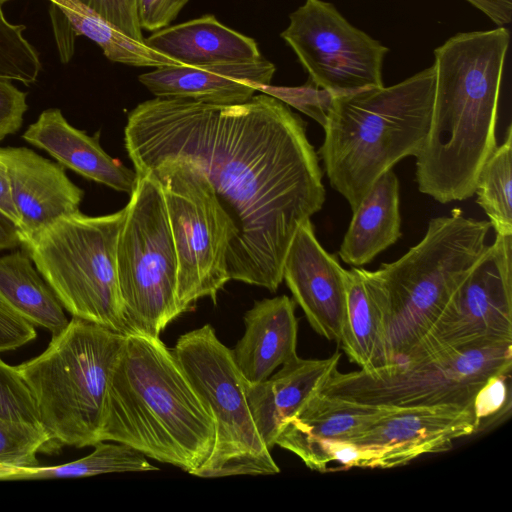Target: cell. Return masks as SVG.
Here are the masks:
<instances>
[{"label":"cell","mask_w":512,"mask_h":512,"mask_svg":"<svg viewBox=\"0 0 512 512\" xmlns=\"http://www.w3.org/2000/svg\"><path fill=\"white\" fill-rule=\"evenodd\" d=\"M512 235H497L445 309L399 364L447 350L512 342Z\"/></svg>","instance_id":"obj_13"},{"label":"cell","mask_w":512,"mask_h":512,"mask_svg":"<svg viewBox=\"0 0 512 512\" xmlns=\"http://www.w3.org/2000/svg\"><path fill=\"white\" fill-rule=\"evenodd\" d=\"M295 305L293 299L281 295L255 301L245 313L244 334L231 352L247 383L267 379L276 368L298 356Z\"/></svg>","instance_id":"obj_19"},{"label":"cell","mask_w":512,"mask_h":512,"mask_svg":"<svg viewBox=\"0 0 512 512\" xmlns=\"http://www.w3.org/2000/svg\"><path fill=\"white\" fill-rule=\"evenodd\" d=\"M125 335L100 439L128 445L195 475L213 452L214 418L159 337Z\"/></svg>","instance_id":"obj_3"},{"label":"cell","mask_w":512,"mask_h":512,"mask_svg":"<svg viewBox=\"0 0 512 512\" xmlns=\"http://www.w3.org/2000/svg\"><path fill=\"white\" fill-rule=\"evenodd\" d=\"M390 408L329 397L316 391L283 423L275 445L284 448L301 440L350 441Z\"/></svg>","instance_id":"obj_24"},{"label":"cell","mask_w":512,"mask_h":512,"mask_svg":"<svg viewBox=\"0 0 512 512\" xmlns=\"http://www.w3.org/2000/svg\"><path fill=\"white\" fill-rule=\"evenodd\" d=\"M275 71V65L262 57L243 63L164 66L138 79L155 97L226 106L249 100L257 86L271 83Z\"/></svg>","instance_id":"obj_17"},{"label":"cell","mask_w":512,"mask_h":512,"mask_svg":"<svg viewBox=\"0 0 512 512\" xmlns=\"http://www.w3.org/2000/svg\"><path fill=\"white\" fill-rule=\"evenodd\" d=\"M309 75L332 95L384 86L388 48L353 26L330 2L306 0L280 34Z\"/></svg>","instance_id":"obj_12"},{"label":"cell","mask_w":512,"mask_h":512,"mask_svg":"<svg viewBox=\"0 0 512 512\" xmlns=\"http://www.w3.org/2000/svg\"><path fill=\"white\" fill-rule=\"evenodd\" d=\"M0 417L42 426L31 392L16 366L1 358Z\"/></svg>","instance_id":"obj_31"},{"label":"cell","mask_w":512,"mask_h":512,"mask_svg":"<svg viewBox=\"0 0 512 512\" xmlns=\"http://www.w3.org/2000/svg\"><path fill=\"white\" fill-rule=\"evenodd\" d=\"M144 42L187 66L253 62L262 58L253 38L227 27L211 14L155 31Z\"/></svg>","instance_id":"obj_21"},{"label":"cell","mask_w":512,"mask_h":512,"mask_svg":"<svg viewBox=\"0 0 512 512\" xmlns=\"http://www.w3.org/2000/svg\"><path fill=\"white\" fill-rule=\"evenodd\" d=\"M66 18L76 35L95 42L107 59L134 67H164L179 64L137 41L79 0H48Z\"/></svg>","instance_id":"obj_26"},{"label":"cell","mask_w":512,"mask_h":512,"mask_svg":"<svg viewBox=\"0 0 512 512\" xmlns=\"http://www.w3.org/2000/svg\"><path fill=\"white\" fill-rule=\"evenodd\" d=\"M490 228L489 221L466 218L454 209L449 216L431 219L422 240L398 260L376 271L363 269L385 311L390 368L407 357L439 318L486 250Z\"/></svg>","instance_id":"obj_5"},{"label":"cell","mask_w":512,"mask_h":512,"mask_svg":"<svg viewBox=\"0 0 512 512\" xmlns=\"http://www.w3.org/2000/svg\"><path fill=\"white\" fill-rule=\"evenodd\" d=\"M344 270L317 240L311 220H305L290 242L282 277L310 326L338 343L346 318Z\"/></svg>","instance_id":"obj_15"},{"label":"cell","mask_w":512,"mask_h":512,"mask_svg":"<svg viewBox=\"0 0 512 512\" xmlns=\"http://www.w3.org/2000/svg\"><path fill=\"white\" fill-rule=\"evenodd\" d=\"M151 174L159 183L167 208L177 255V299L180 311L194 309L230 281L227 252L234 228L208 179L180 160H162L135 170Z\"/></svg>","instance_id":"obj_11"},{"label":"cell","mask_w":512,"mask_h":512,"mask_svg":"<svg viewBox=\"0 0 512 512\" xmlns=\"http://www.w3.org/2000/svg\"><path fill=\"white\" fill-rule=\"evenodd\" d=\"M27 107L26 93L0 78V141L21 128Z\"/></svg>","instance_id":"obj_34"},{"label":"cell","mask_w":512,"mask_h":512,"mask_svg":"<svg viewBox=\"0 0 512 512\" xmlns=\"http://www.w3.org/2000/svg\"><path fill=\"white\" fill-rule=\"evenodd\" d=\"M0 303L52 335L69 322L53 290L21 251L0 257Z\"/></svg>","instance_id":"obj_25"},{"label":"cell","mask_w":512,"mask_h":512,"mask_svg":"<svg viewBox=\"0 0 512 512\" xmlns=\"http://www.w3.org/2000/svg\"><path fill=\"white\" fill-rule=\"evenodd\" d=\"M35 338L34 325L0 304V353L17 349Z\"/></svg>","instance_id":"obj_36"},{"label":"cell","mask_w":512,"mask_h":512,"mask_svg":"<svg viewBox=\"0 0 512 512\" xmlns=\"http://www.w3.org/2000/svg\"><path fill=\"white\" fill-rule=\"evenodd\" d=\"M117 241V273L125 334L159 337L180 316L177 255L162 189L137 174Z\"/></svg>","instance_id":"obj_8"},{"label":"cell","mask_w":512,"mask_h":512,"mask_svg":"<svg viewBox=\"0 0 512 512\" xmlns=\"http://www.w3.org/2000/svg\"><path fill=\"white\" fill-rule=\"evenodd\" d=\"M493 23L505 26L512 21V0H466Z\"/></svg>","instance_id":"obj_37"},{"label":"cell","mask_w":512,"mask_h":512,"mask_svg":"<svg viewBox=\"0 0 512 512\" xmlns=\"http://www.w3.org/2000/svg\"><path fill=\"white\" fill-rule=\"evenodd\" d=\"M435 88L434 65L392 86L330 94L318 154L331 187L352 212L373 184L428 136Z\"/></svg>","instance_id":"obj_4"},{"label":"cell","mask_w":512,"mask_h":512,"mask_svg":"<svg viewBox=\"0 0 512 512\" xmlns=\"http://www.w3.org/2000/svg\"><path fill=\"white\" fill-rule=\"evenodd\" d=\"M399 181L392 169L385 172L353 211L340 245L339 256L353 267L371 262L401 236Z\"/></svg>","instance_id":"obj_22"},{"label":"cell","mask_w":512,"mask_h":512,"mask_svg":"<svg viewBox=\"0 0 512 512\" xmlns=\"http://www.w3.org/2000/svg\"><path fill=\"white\" fill-rule=\"evenodd\" d=\"M172 351L216 425L213 452L195 476L279 473L252 419L245 380L214 328L206 324L182 334Z\"/></svg>","instance_id":"obj_10"},{"label":"cell","mask_w":512,"mask_h":512,"mask_svg":"<svg viewBox=\"0 0 512 512\" xmlns=\"http://www.w3.org/2000/svg\"><path fill=\"white\" fill-rule=\"evenodd\" d=\"M341 354L325 359L299 356L282 365L267 379L249 384L245 394L257 431L268 450L275 446L283 423L294 416L338 366Z\"/></svg>","instance_id":"obj_20"},{"label":"cell","mask_w":512,"mask_h":512,"mask_svg":"<svg viewBox=\"0 0 512 512\" xmlns=\"http://www.w3.org/2000/svg\"><path fill=\"white\" fill-rule=\"evenodd\" d=\"M512 342L447 350L368 374L335 368L317 392L361 404L412 407L454 404L473 407L486 381L511 373Z\"/></svg>","instance_id":"obj_9"},{"label":"cell","mask_w":512,"mask_h":512,"mask_svg":"<svg viewBox=\"0 0 512 512\" xmlns=\"http://www.w3.org/2000/svg\"><path fill=\"white\" fill-rule=\"evenodd\" d=\"M125 337L72 317L40 355L16 366L55 449L101 441L109 385Z\"/></svg>","instance_id":"obj_6"},{"label":"cell","mask_w":512,"mask_h":512,"mask_svg":"<svg viewBox=\"0 0 512 512\" xmlns=\"http://www.w3.org/2000/svg\"><path fill=\"white\" fill-rule=\"evenodd\" d=\"M510 33L505 26L460 32L434 50L435 88L428 136L416 156L421 193L445 204L474 195L497 147L498 102Z\"/></svg>","instance_id":"obj_2"},{"label":"cell","mask_w":512,"mask_h":512,"mask_svg":"<svg viewBox=\"0 0 512 512\" xmlns=\"http://www.w3.org/2000/svg\"><path fill=\"white\" fill-rule=\"evenodd\" d=\"M135 2L141 29L155 32L168 27L189 0H135Z\"/></svg>","instance_id":"obj_35"},{"label":"cell","mask_w":512,"mask_h":512,"mask_svg":"<svg viewBox=\"0 0 512 512\" xmlns=\"http://www.w3.org/2000/svg\"><path fill=\"white\" fill-rule=\"evenodd\" d=\"M0 211L11 219L17 226H19V217L15 210L8 174L4 163L0 160Z\"/></svg>","instance_id":"obj_38"},{"label":"cell","mask_w":512,"mask_h":512,"mask_svg":"<svg viewBox=\"0 0 512 512\" xmlns=\"http://www.w3.org/2000/svg\"><path fill=\"white\" fill-rule=\"evenodd\" d=\"M1 304V303H0ZM3 305V304H2ZM7 308V307H6Z\"/></svg>","instance_id":"obj_41"},{"label":"cell","mask_w":512,"mask_h":512,"mask_svg":"<svg viewBox=\"0 0 512 512\" xmlns=\"http://www.w3.org/2000/svg\"><path fill=\"white\" fill-rule=\"evenodd\" d=\"M124 144L134 170L180 160L203 174L234 228L230 280L277 291L295 232L325 201L300 116L264 93L226 106L155 97L129 113Z\"/></svg>","instance_id":"obj_1"},{"label":"cell","mask_w":512,"mask_h":512,"mask_svg":"<svg viewBox=\"0 0 512 512\" xmlns=\"http://www.w3.org/2000/svg\"><path fill=\"white\" fill-rule=\"evenodd\" d=\"M512 126L504 142L485 161L476 179L474 194L497 235H512L511 170Z\"/></svg>","instance_id":"obj_28"},{"label":"cell","mask_w":512,"mask_h":512,"mask_svg":"<svg viewBox=\"0 0 512 512\" xmlns=\"http://www.w3.org/2000/svg\"><path fill=\"white\" fill-rule=\"evenodd\" d=\"M346 318L340 340L349 360L368 374L387 371L386 318L383 305L368 284L363 268L344 270Z\"/></svg>","instance_id":"obj_23"},{"label":"cell","mask_w":512,"mask_h":512,"mask_svg":"<svg viewBox=\"0 0 512 512\" xmlns=\"http://www.w3.org/2000/svg\"><path fill=\"white\" fill-rule=\"evenodd\" d=\"M84 5L101 15L115 27L143 42L142 29L138 23L135 0H79Z\"/></svg>","instance_id":"obj_33"},{"label":"cell","mask_w":512,"mask_h":512,"mask_svg":"<svg viewBox=\"0 0 512 512\" xmlns=\"http://www.w3.org/2000/svg\"><path fill=\"white\" fill-rule=\"evenodd\" d=\"M12 201L19 217L21 244L58 219L79 211L84 191L62 165L26 147H0Z\"/></svg>","instance_id":"obj_16"},{"label":"cell","mask_w":512,"mask_h":512,"mask_svg":"<svg viewBox=\"0 0 512 512\" xmlns=\"http://www.w3.org/2000/svg\"><path fill=\"white\" fill-rule=\"evenodd\" d=\"M511 373L499 374L489 378L477 392L473 410L481 427L503 414L506 404H510Z\"/></svg>","instance_id":"obj_32"},{"label":"cell","mask_w":512,"mask_h":512,"mask_svg":"<svg viewBox=\"0 0 512 512\" xmlns=\"http://www.w3.org/2000/svg\"><path fill=\"white\" fill-rule=\"evenodd\" d=\"M125 209L62 217L24 242L35 267L76 318L125 334L117 241Z\"/></svg>","instance_id":"obj_7"},{"label":"cell","mask_w":512,"mask_h":512,"mask_svg":"<svg viewBox=\"0 0 512 512\" xmlns=\"http://www.w3.org/2000/svg\"><path fill=\"white\" fill-rule=\"evenodd\" d=\"M94 447L91 454L66 464L12 469L2 480L85 477L105 473L158 470V467L149 463L145 455L128 445L100 441Z\"/></svg>","instance_id":"obj_27"},{"label":"cell","mask_w":512,"mask_h":512,"mask_svg":"<svg viewBox=\"0 0 512 512\" xmlns=\"http://www.w3.org/2000/svg\"><path fill=\"white\" fill-rule=\"evenodd\" d=\"M25 28L10 23L0 4V78L30 84L36 81L41 62L37 51L23 35Z\"/></svg>","instance_id":"obj_30"},{"label":"cell","mask_w":512,"mask_h":512,"mask_svg":"<svg viewBox=\"0 0 512 512\" xmlns=\"http://www.w3.org/2000/svg\"><path fill=\"white\" fill-rule=\"evenodd\" d=\"M20 242L16 224L0 211V250L17 247Z\"/></svg>","instance_id":"obj_39"},{"label":"cell","mask_w":512,"mask_h":512,"mask_svg":"<svg viewBox=\"0 0 512 512\" xmlns=\"http://www.w3.org/2000/svg\"><path fill=\"white\" fill-rule=\"evenodd\" d=\"M22 138L88 180L129 195L136 185V171L107 154L99 143V134L89 136L73 127L60 109L43 111Z\"/></svg>","instance_id":"obj_18"},{"label":"cell","mask_w":512,"mask_h":512,"mask_svg":"<svg viewBox=\"0 0 512 512\" xmlns=\"http://www.w3.org/2000/svg\"><path fill=\"white\" fill-rule=\"evenodd\" d=\"M479 432L473 407L454 404L391 407L350 442L377 455L378 468L406 465L425 455L448 451L454 440Z\"/></svg>","instance_id":"obj_14"},{"label":"cell","mask_w":512,"mask_h":512,"mask_svg":"<svg viewBox=\"0 0 512 512\" xmlns=\"http://www.w3.org/2000/svg\"><path fill=\"white\" fill-rule=\"evenodd\" d=\"M51 450L42 426L0 417V480L12 469L39 465L36 454Z\"/></svg>","instance_id":"obj_29"},{"label":"cell","mask_w":512,"mask_h":512,"mask_svg":"<svg viewBox=\"0 0 512 512\" xmlns=\"http://www.w3.org/2000/svg\"><path fill=\"white\" fill-rule=\"evenodd\" d=\"M7 0H0V4L2 5L4 2H6Z\"/></svg>","instance_id":"obj_40"}]
</instances>
